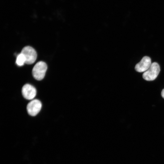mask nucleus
Here are the masks:
<instances>
[{"label": "nucleus", "mask_w": 164, "mask_h": 164, "mask_svg": "<svg viewBox=\"0 0 164 164\" xmlns=\"http://www.w3.org/2000/svg\"><path fill=\"white\" fill-rule=\"evenodd\" d=\"M21 53L23 54L25 58V63L31 64L35 61L37 58V53L32 47L29 46H25L22 49Z\"/></svg>", "instance_id": "nucleus-3"}, {"label": "nucleus", "mask_w": 164, "mask_h": 164, "mask_svg": "<svg viewBox=\"0 0 164 164\" xmlns=\"http://www.w3.org/2000/svg\"><path fill=\"white\" fill-rule=\"evenodd\" d=\"M161 95L162 97L164 99V89L162 90Z\"/></svg>", "instance_id": "nucleus-8"}, {"label": "nucleus", "mask_w": 164, "mask_h": 164, "mask_svg": "<svg viewBox=\"0 0 164 164\" xmlns=\"http://www.w3.org/2000/svg\"><path fill=\"white\" fill-rule=\"evenodd\" d=\"M160 70L159 64L157 63L154 62L152 63L149 68L143 73L142 77L147 81L153 80L158 76Z\"/></svg>", "instance_id": "nucleus-2"}, {"label": "nucleus", "mask_w": 164, "mask_h": 164, "mask_svg": "<svg viewBox=\"0 0 164 164\" xmlns=\"http://www.w3.org/2000/svg\"><path fill=\"white\" fill-rule=\"evenodd\" d=\"M151 64V60L150 57L148 56H144L135 65V69L139 72H145L149 68Z\"/></svg>", "instance_id": "nucleus-6"}, {"label": "nucleus", "mask_w": 164, "mask_h": 164, "mask_svg": "<svg viewBox=\"0 0 164 164\" xmlns=\"http://www.w3.org/2000/svg\"><path fill=\"white\" fill-rule=\"evenodd\" d=\"M25 61L26 59L24 55L20 53L16 57V63L17 65L19 66H22L25 63Z\"/></svg>", "instance_id": "nucleus-7"}, {"label": "nucleus", "mask_w": 164, "mask_h": 164, "mask_svg": "<svg viewBox=\"0 0 164 164\" xmlns=\"http://www.w3.org/2000/svg\"><path fill=\"white\" fill-rule=\"evenodd\" d=\"M22 93L23 97L28 100H33L36 94V90L32 85L26 84L22 87Z\"/></svg>", "instance_id": "nucleus-5"}, {"label": "nucleus", "mask_w": 164, "mask_h": 164, "mask_svg": "<svg viewBox=\"0 0 164 164\" xmlns=\"http://www.w3.org/2000/svg\"><path fill=\"white\" fill-rule=\"evenodd\" d=\"M47 68L46 64L42 61L38 62L34 66L32 71L34 78L40 80L44 77Z\"/></svg>", "instance_id": "nucleus-1"}, {"label": "nucleus", "mask_w": 164, "mask_h": 164, "mask_svg": "<svg viewBox=\"0 0 164 164\" xmlns=\"http://www.w3.org/2000/svg\"><path fill=\"white\" fill-rule=\"evenodd\" d=\"M42 106V103L39 100L36 99H33L27 104V110L30 115L35 116L39 112Z\"/></svg>", "instance_id": "nucleus-4"}]
</instances>
